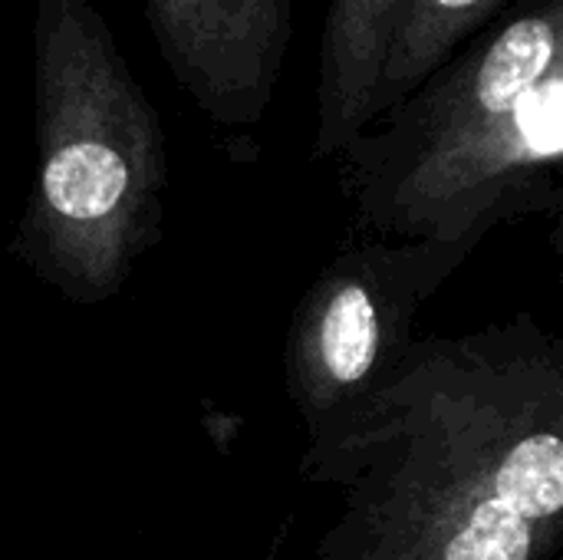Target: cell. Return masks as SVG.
I'll return each mask as SVG.
<instances>
[{
	"label": "cell",
	"instance_id": "6da1fadb",
	"mask_svg": "<svg viewBox=\"0 0 563 560\" xmlns=\"http://www.w3.org/2000/svg\"><path fill=\"white\" fill-rule=\"evenodd\" d=\"M300 479L336 485L317 560H551L563 535V340L518 314L416 337Z\"/></svg>",
	"mask_w": 563,
	"mask_h": 560
},
{
	"label": "cell",
	"instance_id": "7a4b0ae2",
	"mask_svg": "<svg viewBox=\"0 0 563 560\" xmlns=\"http://www.w3.org/2000/svg\"><path fill=\"white\" fill-rule=\"evenodd\" d=\"M340 162L350 234L429 244L459 267L515 221L563 211V0H518Z\"/></svg>",
	"mask_w": 563,
	"mask_h": 560
},
{
	"label": "cell",
	"instance_id": "3957f363",
	"mask_svg": "<svg viewBox=\"0 0 563 560\" xmlns=\"http://www.w3.org/2000/svg\"><path fill=\"white\" fill-rule=\"evenodd\" d=\"M33 132L36 168L10 254L56 297L106 304L162 241L168 139L89 0L33 3Z\"/></svg>",
	"mask_w": 563,
	"mask_h": 560
},
{
	"label": "cell",
	"instance_id": "277c9868",
	"mask_svg": "<svg viewBox=\"0 0 563 560\" xmlns=\"http://www.w3.org/2000/svg\"><path fill=\"white\" fill-rule=\"evenodd\" d=\"M462 267L429 244L346 234L294 307L284 383L303 455L340 442L416 340L419 310Z\"/></svg>",
	"mask_w": 563,
	"mask_h": 560
},
{
	"label": "cell",
	"instance_id": "5b68a950",
	"mask_svg": "<svg viewBox=\"0 0 563 560\" xmlns=\"http://www.w3.org/2000/svg\"><path fill=\"white\" fill-rule=\"evenodd\" d=\"M195 109L238 139L261 129L294 36V0H135Z\"/></svg>",
	"mask_w": 563,
	"mask_h": 560
},
{
	"label": "cell",
	"instance_id": "8992f818",
	"mask_svg": "<svg viewBox=\"0 0 563 560\" xmlns=\"http://www.w3.org/2000/svg\"><path fill=\"white\" fill-rule=\"evenodd\" d=\"M406 0H330L320 33L317 129L310 158L336 162L343 145L369 125L376 86L396 17Z\"/></svg>",
	"mask_w": 563,
	"mask_h": 560
},
{
	"label": "cell",
	"instance_id": "52a82bcc",
	"mask_svg": "<svg viewBox=\"0 0 563 560\" xmlns=\"http://www.w3.org/2000/svg\"><path fill=\"white\" fill-rule=\"evenodd\" d=\"M515 3L518 0H406L383 59L373 119L402 102L455 50Z\"/></svg>",
	"mask_w": 563,
	"mask_h": 560
}]
</instances>
